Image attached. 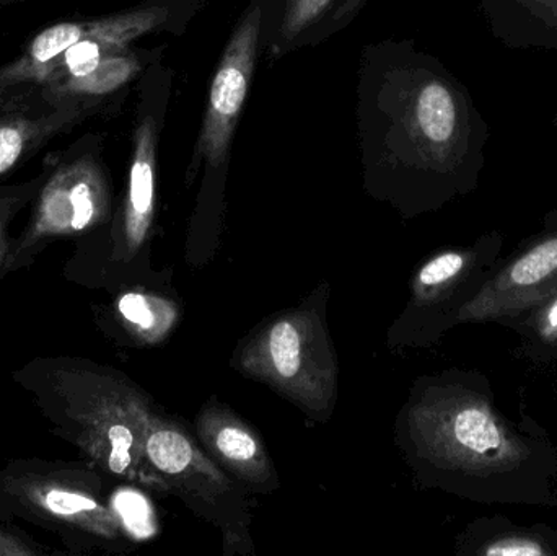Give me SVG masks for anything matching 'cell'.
Listing matches in <instances>:
<instances>
[{"instance_id":"obj_8","label":"cell","mask_w":557,"mask_h":556,"mask_svg":"<svg viewBox=\"0 0 557 556\" xmlns=\"http://www.w3.org/2000/svg\"><path fill=\"white\" fill-rule=\"evenodd\" d=\"M480 9L506 48L557 52V0H480Z\"/></svg>"},{"instance_id":"obj_22","label":"cell","mask_w":557,"mask_h":556,"mask_svg":"<svg viewBox=\"0 0 557 556\" xmlns=\"http://www.w3.org/2000/svg\"><path fill=\"white\" fill-rule=\"evenodd\" d=\"M363 2H366V0H344L339 9L336 10V18H344V16L350 15V13L360 9Z\"/></svg>"},{"instance_id":"obj_19","label":"cell","mask_w":557,"mask_h":556,"mask_svg":"<svg viewBox=\"0 0 557 556\" xmlns=\"http://www.w3.org/2000/svg\"><path fill=\"white\" fill-rule=\"evenodd\" d=\"M465 260L461 255H441V257H435L434 260L429 261L428 264L422 267L416 283L422 289H432V287L441 286V284L447 283L451 277L457 276Z\"/></svg>"},{"instance_id":"obj_24","label":"cell","mask_w":557,"mask_h":556,"mask_svg":"<svg viewBox=\"0 0 557 556\" xmlns=\"http://www.w3.org/2000/svg\"><path fill=\"white\" fill-rule=\"evenodd\" d=\"M552 124H553V126H555V127H556V129H557V113L555 114V116H553Z\"/></svg>"},{"instance_id":"obj_9","label":"cell","mask_w":557,"mask_h":556,"mask_svg":"<svg viewBox=\"0 0 557 556\" xmlns=\"http://www.w3.org/2000/svg\"><path fill=\"white\" fill-rule=\"evenodd\" d=\"M156 212V124L147 118L137 127L124 212V242L136 254L152 227Z\"/></svg>"},{"instance_id":"obj_15","label":"cell","mask_w":557,"mask_h":556,"mask_svg":"<svg viewBox=\"0 0 557 556\" xmlns=\"http://www.w3.org/2000/svg\"><path fill=\"white\" fill-rule=\"evenodd\" d=\"M450 434L454 443L473 453L483 454L500 446V433L486 411L463 408L451 418Z\"/></svg>"},{"instance_id":"obj_1","label":"cell","mask_w":557,"mask_h":556,"mask_svg":"<svg viewBox=\"0 0 557 556\" xmlns=\"http://www.w3.org/2000/svg\"><path fill=\"white\" fill-rule=\"evenodd\" d=\"M327 293L264 320L235 353L232 366L270 385L314 421L333 415L337 398L336 351L326 323Z\"/></svg>"},{"instance_id":"obj_2","label":"cell","mask_w":557,"mask_h":556,"mask_svg":"<svg viewBox=\"0 0 557 556\" xmlns=\"http://www.w3.org/2000/svg\"><path fill=\"white\" fill-rule=\"evenodd\" d=\"M401 126L418 169L448 180H473L491 139L470 91L438 65L406 72Z\"/></svg>"},{"instance_id":"obj_12","label":"cell","mask_w":557,"mask_h":556,"mask_svg":"<svg viewBox=\"0 0 557 556\" xmlns=\"http://www.w3.org/2000/svg\"><path fill=\"white\" fill-rule=\"evenodd\" d=\"M77 118V111L65 108L51 116H12L0 120V173L12 169L29 147L39 146L46 137L64 129Z\"/></svg>"},{"instance_id":"obj_20","label":"cell","mask_w":557,"mask_h":556,"mask_svg":"<svg viewBox=\"0 0 557 556\" xmlns=\"http://www.w3.org/2000/svg\"><path fill=\"white\" fill-rule=\"evenodd\" d=\"M486 554L494 556H540L543 555V551L532 542H506V544L491 547Z\"/></svg>"},{"instance_id":"obj_5","label":"cell","mask_w":557,"mask_h":556,"mask_svg":"<svg viewBox=\"0 0 557 556\" xmlns=\"http://www.w3.org/2000/svg\"><path fill=\"white\" fill-rule=\"evenodd\" d=\"M195 433L205 453L248 492L270 495L281 489L276 467L257 431L218 398L199 411Z\"/></svg>"},{"instance_id":"obj_6","label":"cell","mask_w":557,"mask_h":556,"mask_svg":"<svg viewBox=\"0 0 557 556\" xmlns=\"http://www.w3.org/2000/svg\"><path fill=\"white\" fill-rule=\"evenodd\" d=\"M103 173L90 159L75 160L54 173L38 208L36 234L81 232L107 212Z\"/></svg>"},{"instance_id":"obj_18","label":"cell","mask_w":557,"mask_h":556,"mask_svg":"<svg viewBox=\"0 0 557 556\" xmlns=\"http://www.w3.org/2000/svg\"><path fill=\"white\" fill-rule=\"evenodd\" d=\"M333 0H285L282 38L292 41L317 22Z\"/></svg>"},{"instance_id":"obj_3","label":"cell","mask_w":557,"mask_h":556,"mask_svg":"<svg viewBox=\"0 0 557 556\" xmlns=\"http://www.w3.org/2000/svg\"><path fill=\"white\" fill-rule=\"evenodd\" d=\"M144 457L165 492L221 531L225 555L253 554L250 492L222 470L183 424L153 413Z\"/></svg>"},{"instance_id":"obj_13","label":"cell","mask_w":557,"mask_h":556,"mask_svg":"<svg viewBox=\"0 0 557 556\" xmlns=\"http://www.w3.org/2000/svg\"><path fill=\"white\" fill-rule=\"evenodd\" d=\"M117 312L133 332L150 345L162 342L175 329V304L159 296L124 294L117 302Z\"/></svg>"},{"instance_id":"obj_21","label":"cell","mask_w":557,"mask_h":556,"mask_svg":"<svg viewBox=\"0 0 557 556\" xmlns=\"http://www.w3.org/2000/svg\"><path fill=\"white\" fill-rule=\"evenodd\" d=\"M23 555L29 554L26 548L16 547V542L13 539L7 538V535L0 534V555Z\"/></svg>"},{"instance_id":"obj_4","label":"cell","mask_w":557,"mask_h":556,"mask_svg":"<svg viewBox=\"0 0 557 556\" xmlns=\"http://www.w3.org/2000/svg\"><path fill=\"white\" fill-rule=\"evenodd\" d=\"M261 9L255 5L235 29L215 71L199 136V152L212 166L227 159L257 62Z\"/></svg>"},{"instance_id":"obj_17","label":"cell","mask_w":557,"mask_h":556,"mask_svg":"<svg viewBox=\"0 0 557 556\" xmlns=\"http://www.w3.org/2000/svg\"><path fill=\"white\" fill-rule=\"evenodd\" d=\"M557 270V238L533 248L527 257L517 261L510 271V277L519 286L539 283Z\"/></svg>"},{"instance_id":"obj_14","label":"cell","mask_w":557,"mask_h":556,"mask_svg":"<svg viewBox=\"0 0 557 556\" xmlns=\"http://www.w3.org/2000/svg\"><path fill=\"white\" fill-rule=\"evenodd\" d=\"M41 506L52 515L72 519L104 538H114L117 519L100 503L84 493L65 489H49L41 495Z\"/></svg>"},{"instance_id":"obj_7","label":"cell","mask_w":557,"mask_h":556,"mask_svg":"<svg viewBox=\"0 0 557 556\" xmlns=\"http://www.w3.org/2000/svg\"><path fill=\"white\" fill-rule=\"evenodd\" d=\"M166 18L169 9L165 7H144L108 18L95 20L94 28L88 35L71 46L51 65L42 85L82 77L104 59L124 54L129 42L159 28Z\"/></svg>"},{"instance_id":"obj_11","label":"cell","mask_w":557,"mask_h":556,"mask_svg":"<svg viewBox=\"0 0 557 556\" xmlns=\"http://www.w3.org/2000/svg\"><path fill=\"white\" fill-rule=\"evenodd\" d=\"M139 69L137 59L124 52V54L104 59L97 67L91 69L82 77L45 85V91L49 100L55 101V103L69 101L72 97L107 95L129 82L139 72Z\"/></svg>"},{"instance_id":"obj_16","label":"cell","mask_w":557,"mask_h":556,"mask_svg":"<svg viewBox=\"0 0 557 556\" xmlns=\"http://www.w3.org/2000/svg\"><path fill=\"white\" fill-rule=\"evenodd\" d=\"M150 503L136 490H121L111 499L114 515L127 534L137 541L149 539L156 532Z\"/></svg>"},{"instance_id":"obj_10","label":"cell","mask_w":557,"mask_h":556,"mask_svg":"<svg viewBox=\"0 0 557 556\" xmlns=\"http://www.w3.org/2000/svg\"><path fill=\"white\" fill-rule=\"evenodd\" d=\"M90 22H65L49 26L39 33L22 58L0 69V94L7 88L25 82L42 84L51 65L75 42L81 41L94 28Z\"/></svg>"},{"instance_id":"obj_23","label":"cell","mask_w":557,"mask_h":556,"mask_svg":"<svg viewBox=\"0 0 557 556\" xmlns=\"http://www.w3.org/2000/svg\"><path fill=\"white\" fill-rule=\"evenodd\" d=\"M548 320H549V325L555 326V329H556V326H557V302L555 304V306H553L552 312H549Z\"/></svg>"}]
</instances>
